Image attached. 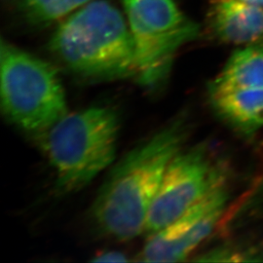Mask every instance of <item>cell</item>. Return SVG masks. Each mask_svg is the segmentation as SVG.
Wrapping results in <instances>:
<instances>
[{
    "label": "cell",
    "mask_w": 263,
    "mask_h": 263,
    "mask_svg": "<svg viewBox=\"0 0 263 263\" xmlns=\"http://www.w3.org/2000/svg\"><path fill=\"white\" fill-rule=\"evenodd\" d=\"M186 134L187 124L178 117L119 161L92 208V217L100 231L119 241L144 233L165 172L181 151Z\"/></svg>",
    "instance_id": "cell-1"
},
{
    "label": "cell",
    "mask_w": 263,
    "mask_h": 263,
    "mask_svg": "<svg viewBox=\"0 0 263 263\" xmlns=\"http://www.w3.org/2000/svg\"><path fill=\"white\" fill-rule=\"evenodd\" d=\"M50 49L72 72L84 78L137 76L128 21L107 0H92L68 15L52 35Z\"/></svg>",
    "instance_id": "cell-2"
},
{
    "label": "cell",
    "mask_w": 263,
    "mask_h": 263,
    "mask_svg": "<svg viewBox=\"0 0 263 263\" xmlns=\"http://www.w3.org/2000/svg\"><path fill=\"white\" fill-rule=\"evenodd\" d=\"M118 131L114 109L92 106L67 113L44 133L43 146L55 170L59 192L84 187L112 163Z\"/></svg>",
    "instance_id": "cell-3"
},
{
    "label": "cell",
    "mask_w": 263,
    "mask_h": 263,
    "mask_svg": "<svg viewBox=\"0 0 263 263\" xmlns=\"http://www.w3.org/2000/svg\"><path fill=\"white\" fill-rule=\"evenodd\" d=\"M1 104L13 123L28 132L45 133L67 114L56 68L2 39Z\"/></svg>",
    "instance_id": "cell-4"
},
{
    "label": "cell",
    "mask_w": 263,
    "mask_h": 263,
    "mask_svg": "<svg viewBox=\"0 0 263 263\" xmlns=\"http://www.w3.org/2000/svg\"><path fill=\"white\" fill-rule=\"evenodd\" d=\"M135 44L137 78L154 87L169 74L179 48L194 40L199 27L174 0H123Z\"/></svg>",
    "instance_id": "cell-5"
},
{
    "label": "cell",
    "mask_w": 263,
    "mask_h": 263,
    "mask_svg": "<svg viewBox=\"0 0 263 263\" xmlns=\"http://www.w3.org/2000/svg\"><path fill=\"white\" fill-rule=\"evenodd\" d=\"M221 183L220 171L202 147L179 151L165 172L151 205L144 233L153 235L169 226Z\"/></svg>",
    "instance_id": "cell-6"
},
{
    "label": "cell",
    "mask_w": 263,
    "mask_h": 263,
    "mask_svg": "<svg viewBox=\"0 0 263 263\" xmlns=\"http://www.w3.org/2000/svg\"><path fill=\"white\" fill-rule=\"evenodd\" d=\"M226 206V191L221 183L171 224L149 236L141 252V260L146 262L185 260L214 231Z\"/></svg>",
    "instance_id": "cell-7"
},
{
    "label": "cell",
    "mask_w": 263,
    "mask_h": 263,
    "mask_svg": "<svg viewBox=\"0 0 263 263\" xmlns=\"http://www.w3.org/2000/svg\"><path fill=\"white\" fill-rule=\"evenodd\" d=\"M207 23L212 34L227 44L263 42L262 6L237 0L212 1Z\"/></svg>",
    "instance_id": "cell-8"
},
{
    "label": "cell",
    "mask_w": 263,
    "mask_h": 263,
    "mask_svg": "<svg viewBox=\"0 0 263 263\" xmlns=\"http://www.w3.org/2000/svg\"><path fill=\"white\" fill-rule=\"evenodd\" d=\"M216 111L240 131L251 134L263 128V88L210 90Z\"/></svg>",
    "instance_id": "cell-9"
},
{
    "label": "cell",
    "mask_w": 263,
    "mask_h": 263,
    "mask_svg": "<svg viewBox=\"0 0 263 263\" xmlns=\"http://www.w3.org/2000/svg\"><path fill=\"white\" fill-rule=\"evenodd\" d=\"M263 88V42L246 45L232 54L210 90Z\"/></svg>",
    "instance_id": "cell-10"
},
{
    "label": "cell",
    "mask_w": 263,
    "mask_h": 263,
    "mask_svg": "<svg viewBox=\"0 0 263 263\" xmlns=\"http://www.w3.org/2000/svg\"><path fill=\"white\" fill-rule=\"evenodd\" d=\"M92 0H24L25 12L32 23L46 25L65 18Z\"/></svg>",
    "instance_id": "cell-11"
},
{
    "label": "cell",
    "mask_w": 263,
    "mask_h": 263,
    "mask_svg": "<svg viewBox=\"0 0 263 263\" xmlns=\"http://www.w3.org/2000/svg\"><path fill=\"white\" fill-rule=\"evenodd\" d=\"M95 262H125L128 261V258L125 254L119 252H107L104 254H99L93 259Z\"/></svg>",
    "instance_id": "cell-12"
},
{
    "label": "cell",
    "mask_w": 263,
    "mask_h": 263,
    "mask_svg": "<svg viewBox=\"0 0 263 263\" xmlns=\"http://www.w3.org/2000/svg\"><path fill=\"white\" fill-rule=\"evenodd\" d=\"M212 1H216V0H212ZM237 1L246 2V3L254 4V5H258V6H262L263 7V0H237Z\"/></svg>",
    "instance_id": "cell-13"
}]
</instances>
